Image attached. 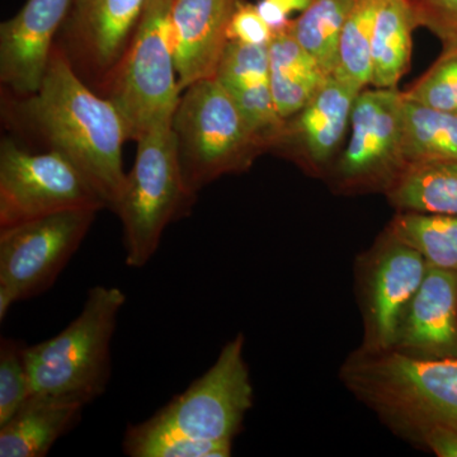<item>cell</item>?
I'll return each mask as SVG.
<instances>
[{
  "label": "cell",
  "mask_w": 457,
  "mask_h": 457,
  "mask_svg": "<svg viewBox=\"0 0 457 457\" xmlns=\"http://www.w3.org/2000/svg\"><path fill=\"white\" fill-rule=\"evenodd\" d=\"M3 114L14 131L40 144V150L71 161L113 212L126 179L125 122L112 102L84 82L56 45L40 88L23 97L8 96Z\"/></svg>",
  "instance_id": "cell-1"
},
{
  "label": "cell",
  "mask_w": 457,
  "mask_h": 457,
  "mask_svg": "<svg viewBox=\"0 0 457 457\" xmlns=\"http://www.w3.org/2000/svg\"><path fill=\"white\" fill-rule=\"evenodd\" d=\"M345 389L399 437L446 426L457 431V359L420 360L356 348L343 361Z\"/></svg>",
  "instance_id": "cell-2"
},
{
  "label": "cell",
  "mask_w": 457,
  "mask_h": 457,
  "mask_svg": "<svg viewBox=\"0 0 457 457\" xmlns=\"http://www.w3.org/2000/svg\"><path fill=\"white\" fill-rule=\"evenodd\" d=\"M125 302L120 288L96 286L80 314L64 330L25 348L32 395L86 407L106 392L111 342Z\"/></svg>",
  "instance_id": "cell-3"
},
{
  "label": "cell",
  "mask_w": 457,
  "mask_h": 457,
  "mask_svg": "<svg viewBox=\"0 0 457 457\" xmlns=\"http://www.w3.org/2000/svg\"><path fill=\"white\" fill-rule=\"evenodd\" d=\"M171 130L183 180L195 196L224 174L246 170L264 146L215 77L183 90Z\"/></svg>",
  "instance_id": "cell-4"
},
{
  "label": "cell",
  "mask_w": 457,
  "mask_h": 457,
  "mask_svg": "<svg viewBox=\"0 0 457 457\" xmlns=\"http://www.w3.org/2000/svg\"><path fill=\"white\" fill-rule=\"evenodd\" d=\"M137 143L113 212L122 222L126 264L143 269L158 251L165 228L188 212L196 196L183 180L171 125L147 132Z\"/></svg>",
  "instance_id": "cell-5"
},
{
  "label": "cell",
  "mask_w": 457,
  "mask_h": 457,
  "mask_svg": "<svg viewBox=\"0 0 457 457\" xmlns=\"http://www.w3.org/2000/svg\"><path fill=\"white\" fill-rule=\"evenodd\" d=\"M171 0H149L145 13L104 97L121 114L129 140L171 125L182 90L170 29Z\"/></svg>",
  "instance_id": "cell-6"
},
{
  "label": "cell",
  "mask_w": 457,
  "mask_h": 457,
  "mask_svg": "<svg viewBox=\"0 0 457 457\" xmlns=\"http://www.w3.org/2000/svg\"><path fill=\"white\" fill-rule=\"evenodd\" d=\"M107 209L71 161L51 150L26 149L11 137L0 143V228L69 212Z\"/></svg>",
  "instance_id": "cell-7"
},
{
  "label": "cell",
  "mask_w": 457,
  "mask_h": 457,
  "mask_svg": "<svg viewBox=\"0 0 457 457\" xmlns=\"http://www.w3.org/2000/svg\"><path fill=\"white\" fill-rule=\"evenodd\" d=\"M428 264L413 246L385 228L354 260V290L369 351L389 350L403 315L422 285Z\"/></svg>",
  "instance_id": "cell-8"
},
{
  "label": "cell",
  "mask_w": 457,
  "mask_h": 457,
  "mask_svg": "<svg viewBox=\"0 0 457 457\" xmlns=\"http://www.w3.org/2000/svg\"><path fill=\"white\" fill-rule=\"evenodd\" d=\"M239 333L221 348L215 363L158 411L196 440L233 445L253 405V386Z\"/></svg>",
  "instance_id": "cell-9"
},
{
  "label": "cell",
  "mask_w": 457,
  "mask_h": 457,
  "mask_svg": "<svg viewBox=\"0 0 457 457\" xmlns=\"http://www.w3.org/2000/svg\"><path fill=\"white\" fill-rule=\"evenodd\" d=\"M97 212L69 210L0 228V286L17 303L46 291L82 245Z\"/></svg>",
  "instance_id": "cell-10"
},
{
  "label": "cell",
  "mask_w": 457,
  "mask_h": 457,
  "mask_svg": "<svg viewBox=\"0 0 457 457\" xmlns=\"http://www.w3.org/2000/svg\"><path fill=\"white\" fill-rule=\"evenodd\" d=\"M351 137L335 170L342 191L383 188L395 182L403 158V93L396 88L361 90L351 114Z\"/></svg>",
  "instance_id": "cell-11"
},
{
  "label": "cell",
  "mask_w": 457,
  "mask_h": 457,
  "mask_svg": "<svg viewBox=\"0 0 457 457\" xmlns=\"http://www.w3.org/2000/svg\"><path fill=\"white\" fill-rule=\"evenodd\" d=\"M149 0H71L56 46L90 88L104 96Z\"/></svg>",
  "instance_id": "cell-12"
},
{
  "label": "cell",
  "mask_w": 457,
  "mask_h": 457,
  "mask_svg": "<svg viewBox=\"0 0 457 457\" xmlns=\"http://www.w3.org/2000/svg\"><path fill=\"white\" fill-rule=\"evenodd\" d=\"M71 0H27L0 25V83L23 97L40 88Z\"/></svg>",
  "instance_id": "cell-13"
},
{
  "label": "cell",
  "mask_w": 457,
  "mask_h": 457,
  "mask_svg": "<svg viewBox=\"0 0 457 457\" xmlns=\"http://www.w3.org/2000/svg\"><path fill=\"white\" fill-rule=\"evenodd\" d=\"M392 350L420 360L457 359V273L428 267Z\"/></svg>",
  "instance_id": "cell-14"
},
{
  "label": "cell",
  "mask_w": 457,
  "mask_h": 457,
  "mask_svg": "<svg viewBox=\"0 0 457 457\" xmlns=\"http://www.w3.org/2000/svg\"><path fill=\"white\" fill-rule=\"evenodd\" d=\"M239 0H171L170 29L180 90L215 77Z\"/></svg>",
  "instance_id": "cell-15"
},
{
  "label": "cell",
  "mask_w": 457,
  "mask_h": 457,
  "mask_svg": "<svg viewBox=\"0 0 457 457\" xmlns=\"http://www.w3.org/2000/svg\"><path fill=\"white\" fill-rule=\"evenodd\" d=\"M360 92L338 75H328L308 104L295 114L293 134L312 167H323L336 154Z\"/></svg>",
  "instance_id": "cell-16"
},
{
  "label": "cell",
  "mask_w": 457,
  "mask_h": 457,
  "mask_svg": "<svg viewBox=\"0 0 457 457\" xmlns=\"http://www.w3.org/2000/svg\"><path fill=\"white\" fill-rule=\"evenodd\" d=\"M83 405L31 395L5 425L0 426V456L44 457L79 420Z\"/></svg>",
  "instance_id": "cell-17"
},
{
  "label": "cell",
  "mask_w": 457,
  "mask_h": 457,
  "mask_svg": "<svg viewBox=\"0 0 457 457\" xmlns=\"http://www.w3.org/2000/svg\"><path fill=\"white\" fill-rule=\"evenodd\" d=\"M270 86L278 116L287 121L308 104L328 77L290 29L269 45Z\"/></svg>",
  "instance_id": "cell-18"
},
{
  "label": "cell",
  "mask_w": 457,
  "mask_h": 457,
  "mask_svg": "<svg viewBox=\"0 0 457 457\" xmlns=\"http://www.w3.org/2000/svg\"><path fill=\"white\" fill-rule=\"evenodd\" d=\"M417 26L409 0H383L371 44V82L375 88H396L411 55V32Z\"/></svg>",
  "instance_id": "cell-19"
},
{
  "label": "cell",
  "mask_w": 457,
  "mask_h": 457,
  "mask_svg": "<svg viewBox=\"0 0 457 457\" xmlns=\"http://www.w3.org/2000/svg\"><path fill=\"white\" fill-rule=\"evenodd\" d=\"M385 194L399 212L457 216V161L407 165Z\"/></svg>",
  "instance_id": "cell-20"
},
{
  "label": "cell",
  "mask_w": 457,
  "mask_h": 457,
  "mask_svg": "<svg viewBox=\"0 0 457 457\" xmlns=\"http://www.w3.org/2000/svg\"><path fill=\"white\" fill-rule=\"evenodd\" d=\"M403 158L407 165L457 161V111L403 96Z\"/></svg>",
  "instance_id": "cell-21"
},
{
  "label": "cell",
  "mask_w": 457,
  "mask_h": 457,
  "mask_svg": "<svg viewBox=\"0 0 457 457\" xmlns=\"http://www.w3.org/2000/svg\"><path fill=\"white\" fill-rule=\"evenodd\" d=\"M123 451L131 457H228L233 445L196 440L155 413L145 422L129 426Z\"/></svg>",
  "instance_id": "cell-22"
},
{
  "label": "cell",
  "mask_w": 457,
  "mask_h": 457,
  "mask_svg": "<svg viewBox=\"0 0 457 457\" xmlns=\"http://www.w3.org/2000/svg\"><path fill=\"white\" fill-rule=\"evenodd\" d=\"M422 254L428 267L457 273V216L399 212L387 227Z\"/></svg>",
  "instance_id": "cell-23"
},
{
  "label": "cell",
  "mask_w": 457,
  "mask_h": 457,
  "mask_svg": "<svg viewBox=\"0 0 457 457\" xmlns=\"http://www.w3.org/2000/svg\"><path fill=\"white\" fill-rule=\"evenodd\" d=\"M356 0H312L306 11L293 21L290 32L327 75L338 65L339 38Z\"/></svg>",
  "instance_id": "cell-24"
},
{
  "label": "cell",
  "mask_w": 457,
  "mask_h": 457,
  "mask_svg": "<svg viewBox=\"0 0 457 457\" xmlns=\"http://www.w3.org/2000/svg\"><path fill=\"white\" fill-rule=\"evenodd\" d=\"M383 0H356L345 26L338 46L335 73L363 90L371 82V44L376 16Z\"/></svg>",
  "instance_id": "cell-25"
},
{
  "label": "cell",
  "mask_w": 457,
  "mask_h": 457,
  "mask_svg": "<svg viewBox=\"0 0 457 457\" xmlns=\"http://www.w3.org/2000/svg\"><path fill=\"white\" fill-rule=\"evenodd\" d=\"M215 78L228 93L270 83L269 45L228 41Z\"/></svg>",
  "instance_id": "cell-26"
},
{
  "label": "cell",
  "mask_w": 457,
  "mask_h": 457,
  "mask_svg": "<svg viewBox=\"0 0 457 457\" xmlns=\"http://www.w3.org/2000/svg\"><path fill=\"white\" fill-rule=\"evenodd\" d=\"M26 345L3 338L0 342V426L5 425L32 395L25 360Z\"/></svg>",
  "instance_id": "cell-27"
},
{
  "label": "cell",
  "mask_w": 457,
  "mask_h": 457,
  "mask_svg": "<svg viewBox=\"0 0 457 457\" xmlns=\"http://www.w3.org/2000/svg\"><path fill=\"white\" fill-rule=\"evenodd\" d=\"M403 96L438 110L457 111V45L446 47L432 68Z\"/></svg>",
  "instance_id": "cell-28"
},
{
  "label": "cell",
  "mask_w": 457,
  "mask_h": 457,
  "mask_svg": "<svg viewBox=\"0 0 457 457\" xmlns=\"http://www.w3.org/2000/svg\"><path fill=\"white\" fill-rule=\"evenodd\" d=\"M417 26L431 29L446 47L457 45V0H409Z\"/></svg>",
  "instance_id": "cell-29"
},
{
  "label": "cell",
  "mask_w": 457,
  "mask_h": 457,
  "mask_svg": "<svg viewBox=\"0 0 457 457\" xmlns=\"http://www.w3.org/2000/svg\"><path fill=\"white\" fill-rule=\"evenodd\" d=\"M273 33L262 20L257 7L239 0L228 25V41L249 45H270Z\"/></svg>",
  "instance_id": "cell-30"
},
{
  "label": "cell",
  "mask_w": 457,
  "mask_h": 457,
  "mask_svg": "<svg viewBox=\"0 0 457 457\" xmlns=\"http://www.w3.org/2000/svg\"><path fill=\"white\" fill-rule=\"evenodd\" d=\"M409 442L438 457H457V431L451 427H427L417 432Z\"/></svg>",
  "instance_id": "cell-31"
},
{
  "label": "cell",
  "mask_w": 457,
  "mask_h": 457,
  "mask_svg": "<svg viewBox=\"0 0 457 457\" xmlns=\"http://www.w3.org/2000/svg\"><path fill=\"white\" fill-rule=\"evenodd\" d=\"M255 7H257L258 13L261 14L262 20L270 27L273 35L287 31V29H290L293 21H290V18H288L290 16L285 13L281 8L278 7L275 3L270 2V0H260V2L255 4Z\"/></svg>",
  "instance_id": "cell-32"
},
{
  "label": "cell",
  "mask_w": 457,
  "mask_h": 457,
  "mask_svg": "<svg viewBox=\"0 0 457 457\" xmlns=\"http://www.w3.org/2000/svg\"><path fill=\"white\" fill-rule=\"evenodd\" d=\"M270 2L275 3L278 7L290 16L294 12H302L303 13L312 4V0H270Z\"/></svg>",
  "instance_id": "cell-33"
}]
</instances>
